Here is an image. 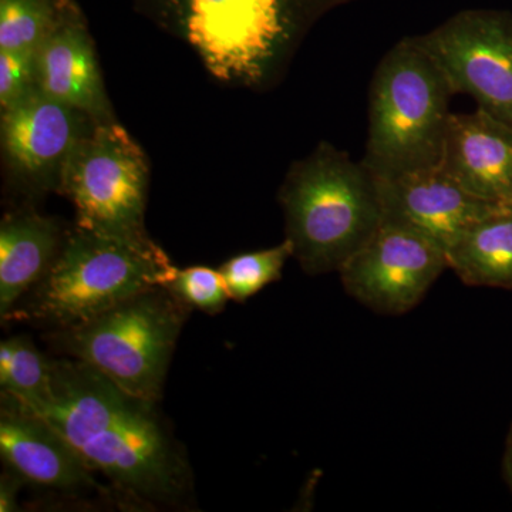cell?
<instances>
[{"instance_id":"cell-1","label":"cell","mask_w":512,"mask_h":512,"mask_svg":"<svg viewBox=\"0 0 512 512\" xmlns=\"http://www.w3.org/2000/svg\"><path fill=\"white\" fill-rule=\"evenodd\" d=\"M50 390L33 412L59 431L90 470L143 501L171 503L188 468L156 413L76 359L49 360ZM29 409V407H28Z\"/></svg>"},{"instance_id":"cell-2","label":"cell","mask_w":512,"mask_h":512,"mask_svg":"<svg viewBox=\"0 0 512 512\" xmlns=\"http://www.w3.org/2000/svg\"><path fill=\"white\" fill-rule=\"evenodd\" d=\"M352 0H134L183 42L214 82L264 93L284 80L320 18Z\"/></svg>"},{"instance_id":"cell-3","label":"cell","mask_w":512,"mask_h":512,"mask_svg":"<svg viewBox=\"0 0 512 512\" xmlns=\"http://www.w3.org/2000/svg\"><path fill=\"white\" fill-rule=\"evenodd\" d=\"M278 201L293 258L309 275L339 272L384 218L379 178L328 141L293 161Z\"/></svg>"},{"instance_id":"cell-4","label":"cell","mask_w":512,"mask_h":512,"mask_svg":"<svg viewBox=\"0 0 512 512\" xmlns=\"http://www.w3.org/2000/svg\"><path fill=\"white\" fill-rule=\"evenodd\" d=\"M454 94L429 53L404 37L377 64L363 163L377 178L439 167Z\"/></svg>"},{"instance_id":"cell-5","label":"cell","mask_w":512,"mask_h":512,"mask_svg":"<svg viewBox=\"0 0 512 512\" xmlns=\"http://www.w3.org/2000/svg\"><path fill=\"white\" fill-rule=\"evenodd\" d=\"M175 266L158 247H138L76 227L19 316L55 330L73 328L148 289L165 286Z\"/></svg>"},{"instance_id":"cell-6","label":"cell","mask_w":512,"mask_h":512,"mask_svg":"<svg viewBox=\"0 0 512 512\" xmlns=\"http://www.w3.org/2000/svg\"><path fill=\"white\" fill-rule=\"evenodd\" d=\"M188 308L170 289L157 286L50 336L70 359L93 367L131 396L157 403Z\"/></svg>"},{"instance_id":"cell-7","label":"cell","mask_w":512,"mask_h":512,"mask_svg":"<svg viewBox=\"0 0 512 512\" xmlns=\"http://www.w3.org/2000/svg\"><path fill=\"white\" fill-rule=\"evenodd\" d=\"M150 161L120 121L100 123L74 148L62 195L72 201L76 227L138 247L157 245L148 235Z\"/></svg>"},{"instance_id":"cell-8","label":"cell","mask_w":512,"mask_h":512,"mask_svg":"<svg viewBox=\"0 0 512 512\" xmlns=\"http://www.w3.org/2000/svg\"><path fill=\"white\" fill-rule=\"evenodd\" d=\"M414 40L437 63L453 94L512 127V15L464 10Z\"/></svg>"},{"instance_id":"cell-9","label":"cell","mask_w":512,"mask_h":512,"mask_svg":"<svg viewBox=\"0 0 512 512\" xmlns=\"http://www.w3.org/2000/svg\"><path fill=\"white\" fill-rule=\"evenodd\" d=\"M448 268L446 252L419 232L384 220L339 269L346 293L379 315H404Z\"/></svg>"},{"instance_id":"cell-10","label":"cell","mask_w":512,"mask_h":512,"mask_svg":"<svg viewBox=\"0 0 512 512\" xmlns=\"http://www.w3.org/2000/svg\"><path fill=\"white\" fill-rule=\"evenodd\" d=\"M94 126L82 111L39 89L0 111V146L9 183L29 197L62 195L69 158Z\"/></svg>"},{"instance_id":"cell-11","label":"cell","mask_w":512,"mask_h":512,"mask_svg":"<svg viewBox=\"0 0 512 512\" xmlns=\"http://www.w3.org/2000/svg\"><path fill=\"white\" fill-rule=\"evenodd\" d=\"M40 92L82 111L96 124L119 121L101 74L89 23L76 0H69L55 28L35 52Z\"/></svg>"},{"instance_id":"cell-12","label":"cell","mask_w":512,"mask_h":512,"mask_svg":"<svg viewBox=\"0 0 512 512\" xmlns=\"http://www.w3.org/2000/svg\"><path fill=\"white\" fill-rule=\"evenodd\" d=\"M384 220L419 232L450 251L500 202L474 197L439 167L379 178Z\"/></svg>"},{"instance_id":"cell-13","label":"cell","mask_w":512,"mask_h":512,"mask_svg":"<svg viewBox=\"0 0 512 512\" xmlns=\"http://www.w3.org/2000/svg\"><path fill=\"white\" fill-rule=\"evenodd\" d=\"M0 454L26 483L60 491L96 487L93 471L59 431L8 393L0 406Z\"/></svg>"},{"instance_id":"cell-14","label":"cell","mask_w":512,"mask_h":512,"mask_svg":"<svg viewBox=\"0 0 512 512\" xmlns=\"http://www.w3.org/2000/svg\"><path fill=\"white\" fill-rule=\"evenodd\" d=\"M440 168L474 197L512 202V127L481 109L451 114Z\"/></svg>"},{"instance_id":"cell-15","label":"cell","mask_w":512,"mask_h":512,"mask_svg":"<svg viewBox=\"0 0 512 512\" xmlns=\"http://www.w3.org/2000/svg\"><path fill=\"white\" fill-rule=\"evenodd\" d=\"M67 232L33 210L9 212L0 224V316L8 319L59 255Z\"/></svg>"},{"instance_id":"cell-16","label":"cell","mask_w":512,"mask_h":512,"mask_svg":"<svg viewBox=\"0 0 512 512\" xmlns=\"http://www.w3.org/2000/svg\"><path fill=\"white\" fill-rule=\"evenodd\" d=\"M448 268L468 286L512 289V202H500L447 252Z\"/></svg>"},{"instance_id":"cell-17","label":"cell","mask_w":512,"mask_h":512,"mask_svg":"<svg viewBox=\"0 0 512 512\" xmlns=\"http://www.w3.org/2000/svg\"><path fill=\"white\" fill-rule=\"evenodd\" d=\"M49 360L26 336L0 343V387L2 393L35 410L50 390Z\"/></svg>"},{"instance_id":"cell-18","label":"cell","mask_w":512,"mask_h":512,"mask_svg":"<svg viewBox=\"0 0 512 512\" xmlns=\"http://www.w3.org/2000/svg\"><path fill=\"white\" fill-rule=\"evenodd\" d=\"M69 0H0V50L35 53Z\"/></svg>"},{"instance_id":"cell-19","label":"cell","mask_w":512,"mask_h":512,"mask_svg":"<svg viewBox=\"0 0 512 512\" xmlns=\"http://www.w3.org/2000/svg\"><path fill=\"white\" fill-rule=\"evenodd\" d=\"M293 256L288 239L272 248L235 255L220 266L227 282L229 296L237 302L248 301L265 286L279 281L285 264Z\"/></svg>"},{"instance_id":"cell-20","label":"cell","mask_w":512,"mask_h":512,"mask_svg":"<svg viewBox=\"0 0 512 512\" xmlns=\"http://www.w3.org/2000/svg\"><path fill=\"white\" fill-rule=\"evenodd\" d=\"M165 288L170 289L185 305L210 315L220 313L231 299L220 269L208 266L175 268Z\"/></svg>"},{"instance_id":"cell-21","label":"cell","mask_w":512,"mask_h":512,"mask_svg":"<svg viewBox=\"0 0 512 512\" xmlns=\"http://www.w3.org/2000/svg\"><path fill=\"white\" fill-rule=\"evenodd\" d=\"M36 89L35 53L0 50V111Z\"/></svg>"},{"instance_id":"cell-22","label":"cell","mask_w":512,"mask_h":512,"mask_svg":"<svg viewBox=\"0 0 512 512\" xmlns=\"http://www.w3.org/2000/svg\"><path fill=\"white\" fill-rule=\"evenodd\" d=\"M22 478L8 470L0 480V512H15L19 510L18 491Z\"/></svg>"},{"instance_id":"cell-23","label":"cell","mask_w":512,"mask_h":512,"mask_svg":"<svg viewBox=\"0 0 512 512\" xmlns=\"http://www.w3.org/2000/svg\"><path fill=\"white\" fill-rule=\"evenodd\" d=\"M503 476L505 483H507L512 493V426L510 431H508L507 441H505Z\"/></svg>"}]
</instances>
